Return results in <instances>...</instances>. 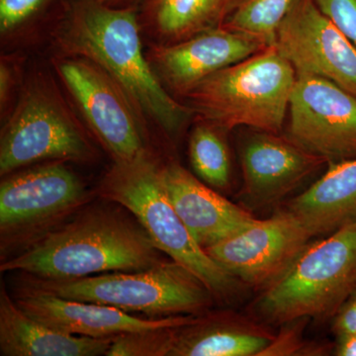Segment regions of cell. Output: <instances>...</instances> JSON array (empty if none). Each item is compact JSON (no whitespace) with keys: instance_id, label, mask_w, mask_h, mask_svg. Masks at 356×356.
Instances as JSON below:
<instances>
[{"instance_id":"obj_10","label":"cell","mask_w":356,"mask_h":356,"mask_svg":"<svg viewBox=\"0 0 356 356\" xmlns=\"http://www.w3.org/2000/svg\"><path fill=\"white\" fill-rule=\"evenodd\" d=\"M313 236L286 208L204 248L217 264L243 284L264 288L291 266Z\"/></svg>"},{"instance_id":"obj_29","label":"cell","mask_w":356,"mask_h":356,"mask_svg":"<svg viewBox=\"0 0 356 356\" xmlns=\"http://www.w3.org/2000/svg\"><path fill=\"white\" fill-rule=\"evenodd\" d=\"M336 353L339 356H356V332L339 336Z\"/></svg>"},{"instance_id":"obj_13","label":"cell","mask_w":356,"mask_h":356,"mask_svg":"<svg viewBox=\"0 0 356 356\" xmlns=\"http://www.w3.org/2000/svg\"><path fill=\"white\" fill-rule=\"evenodd\" d=\"M240 156L243 195L254 207L278 202L327 163L289 137L261 131L243 142Z\"/></svg>"},{"instance_id":"obj_15","label":"cell","mask_w":356,"mask_h":356,"mask_svg":"<svg viewBox=\"0 0 356 356\" xmlns=\"http://www.w3.org/2000/svg\"><path fill=\"white\" fill-rule=\"evenodd\" d=\"M16 303L28 315L49 327L95 339L114 337L126 332L181 327L196 317L184 315L146 320L115 307L65 299L42 289L27 293L16 300Z\"/></svg>"},{"instance_id":"obj_27","label":"cell","mask_w":356,"mask_h":356,"mask_svg":"<svg viewBox=\"0 0 356 356\" xmlns=\"http://www.w3.org/2000/svg\"><path fill=\"white\" fill-rule=\"evenodd\" d=\"M334 329L339 337L356 332V294L337 312Z\"/></svg>"},{"instance_id":"obj_23","label":"cell","mask_w":356,"mask_h":356,"mask_svg":"<svg viewBox=\"0 0 356 356\" xmlns=\"http://www.w3.org/2000/svg\"><path fill=\"white\" fill-rule=\"evenodd\" d=\"M175 327L126 332L112 341L107 356H168Z\"/></svg>"},{"instance_id":"obj_12","label":"cell","mask_w":356,"mask_h":356,"mask_svg":"<svg viewBox=\"0 0 356 356\" xmlns=\"http://www.w3.org/2000/svg\"><path fill=\"white\" fill-rule=\"evenodd\" d=\"M266 48L259 40L221 26L178 43L156 44L147 60L161 83L186 96L208 76Z\"/></svg>"},{"instance_id":"obj_22","label":"cell","mask_w":356,"mask_h":356,"mask_svg":"<svg viewBox=\"0 0 356 356\" xmlns=\"http://www.w3.org/2000/svg\"><path fill=\"white\" fill-rule=\"evenodd\" d=\"M220 129L202 122L193 129L189 156L194 172L211 187L226 189L231 180V158Z\"/></svg>"},{"instance_id":"obj_28","label":"cell","mask_w":356,"mask_h":356,"mask_svg":"<svg viewBox=\"0 0 356 356\" xmlns=\"http://www.w3.org/2000/svg\"><path fill=\"white\" fill-rule=\"evenodd\" d=\"M13 86V70L6 63L2 62L1 65H0V103H1V109L6 107Z\"/></svg>"},{"instance_id":"obj_5","label":"cell","mask_w":356,"mask_h":356,"mask_svg":"<svg viewBox=\"0 0 356 356\" xmlns=\"http://www.w3.org/2000/svg\"><path fill=\"white\" fill-rule=\"evenodd\" d=\"M356 292V224L309 243L254 302L266 325L337 315Z\"/></svg>"},{"instance_id":"obj_2","label":"cell","mask_w":356,"mask_h":356,"mask_svg":"<svg viewBox=\"0 0 356 356\" xmlns=\"http://www.w3.org/2000/svg\"><path fill=\"white\" fill-rule=\"evenodd\" d=\"M159 250L142 226L105 211H89L54 229L0 266L50 280L156 266Z\"/></svg>"},{"instance_id":"obj_18","label":"cell","mask_w":356,"mask_h":356,"mask_svg":"<svg viewBox=\"0 0 356 356\" xmlns=\"http://www.w3.org/2000/svg\"><path fill=\"white\" fill-rule=\"evenodd\" d=\"M115 337H88L58 331L25 313L6 290L0 293V355H106Z\"/></svg>"},{"instance_id":"obj_3","label":"cell","mask_w":356,"mask_h":356,"mask_svg":"<svg viewBox=\"0 0 356 356\" xmlns=\"http://www.w3.org/2000/svg\"><path fill=\"white\" fill-rule=\"evenodd\" d=\"M296 72L275 46L215 72L185 97L203 122L222 131L245 126L278 134Z\"/></svg>"},{"instance_id":"obj_4","label":"cell","mask_w":356,"mask_h":356,"mask_svg":"<svg viewBox=\"0 0 356 356\" xmlns=\"http://www.w3.org/2000/svg\"><path fill=\"white\" fill-rule=\"evenodd\" d=\"M99 193L130 211L159 252L191 269L215 297L227 298L238 291L242 282L206 254L178 216L166 192L163 168L147 152L131 161H115Z\"/></svg>"},{"instance_id":"obj_6","label":"cell","mask_w":356,"mask_h":356,"mask_svg":"<svg viewBox=\"0 0 356 356\" xmlns=\"http://www.w3.org/2000/svg\"><path fill=\"white\" fill-rule=\"evenodd\" d=\"M42 290L65 299L163 318L201 315L212 307L215 297L196 274L175 261L136 273L51 280Z\"/></svg>"},{"instance_id":"obj_14","label":"cell","mask_w":356,"mask_h":356,"mask_svg":"<svg viewBox=\"0 0 356 356\" xmlns=\"http://www.w3.org/2000/svg\"><path fill=\"white\" fill-rule=\"evenodd\" d=\"M86 194L83 182L63 163L16 173L0 185L1 233L60 216L83 202Z\"/></svg>"},{"instance_id":"obj_17","label":"cell","mask_w":356,"mask_h":356,"mask_svg":"<svg viewBox=\"0 0 356 356\" xmlns=\"http://www.w3.org/2000/svg\"><path fill=\"white\" fill-rule=\"evenodd\" d=\"M275 336L264 323L238 314L199 315L175 329L168 356H259Z\"/></svg>"},{"instance_id":"obj_7","label":"cell","mask_w":356,"mask_h":356,"mask_svg":"<svg viewBox=\"0 0 356 356\" xmlns=\"http://www.w3.org/2000/svg\"><path fill=\"white\" fill-rule=\"evenodd\" d=\"M91 156L83 130L51 84L40 79L26 84L2 128V177L40 161H86Z\"/></svg>"},{"instance_id":"obj_9","label":"cell","mask_w":356,"mask_h":356,"mask_svg":"<svg viewBox=\"0 0 356 356\" xmlns=\"http://www.w3.org/2000/svg\"><path fill=\"white\" fill-rule=\"evenodd\" d=\"M288 137L329 163L356 158V96L315 76L296 74Z\"/></svg>"},{"instance_id":"obj_11","label":"cell","mask_w":356,"mask_h":356,"mask_svg":"<svg viewBox=\"0 0 356 356\" xmlns=\"http://www.w3.org/2000/svg\"><path fill=\"white\" fill-rule=\"evenodd\" d=\"M274 46L296 74L323 77L356 96V48L313 0H298Z\"/></svg>"},{"instance_id":"obj_25","label":"cell","mask_w":356,"mask_h":356,"mask_svg":"<svg viewBox=\"0 0 356 356\" xmlns=\"http://www.w3.org/2000/svg\"><path fill=\"white\" fill-rule=\"evenodd\" d=\"M308 318L293 321L284 324L280 334H276L273 343L262 351L259 356H278V355H316L318 350L314 348L313 344H307L301 337V327L304 321Z\"/></svg>"},{"instance_id":"obj_8","label":"cell","mask_w":356,"mask_h":356,"mask_svg":"<svg viewBox=\"0 0 356 356\" xmlns=\"http://www.w3.org/2000/svg\"><path fill=\"white\" fill-rule=\"evenodd\" d=\"M56 69L89 127L115 161H131L146 153L140 115L106 72L90 60L74 57L60 58Z\"/></svg>"},{"instance_id":"obj_16","label":"cell","mask_w":356,"mask_h":356,"mask_svg":"<svg viewBox=\"0 0 356 356\" xmlns=\"http://www.w3.org/2000/svg\"><path fill=\"white\" fill-rule=\"evenodd\" d=\"M163 178L178 216L203 248L235 235L255 220L248 211L206 186L184 166H165Z\"/></svg>"},{"instance_id":"obj_19","label":"cell","mask_w":356,"mask_h":356,"mask_svg":"<svg viewBox=\"0 0 356 356\" xmlns=\"http://www.w3.org/2000/svg\"><path fill=\"white\" fill-rule=\"evenodd\" d=\"M286 209L313 238L356 224V158L329 163L327 172Z\"/></svg>"},{"instance_id":"obj_30","label":"cell","mask_w":356,"mask_h":356,"mask_svg":"<svg viewBox=\"0 0 356 356\" xmlns=\"http://www.w3.org/2000/svg\"><path fill=\"white\" fill-rule=\"evenodd\" d=\"M102 3L113 7H129L133 4L139 3L144 0H99Z\"/></svg>"},{"instance_id":"obj_24","label":"cell","mask_w":356,"mask_h":356,"mask_svg":"<svg viewBox=\"0 0 356 356\" xmlns=\"http://www.w3.org/2000/svg\"><path fill=\"white\" fill-rule=\"evenodd\" d=\"M51 0H0V33L2 37L14 33L34 20Z\"/></svg>"},{"instance_id":"obj_20","label":"cell","mask_w":356,"mask_h":356,"mask_svg":"<svg viewBox=\"0 0 356 356\" xmlns=\"http://www.w3.org/2000/svg\"><path fill=\"white\" fill-rule=\"evenodd\" d=\"M240 0H154L151 19L163 44L221 27Z\"/></svg>"},{"instance_id":"obj_26","label":"cell","mask_w":356,"mask_h":356,"mask_svg":"<svg viewBox=\"0 0 356 356\" xmlns=\"http://www.w3.org/2000/svg\"><path fill=\"white\" fill-rule=\"evenodd\" d=\"M356 48V0H313Z\"/></svg>"},{"instance_id":"obj_21","label":"cell","mask_w":356,"mask_h":356,"mask_svg":"<svg viewBox=\"0 0 356 356\" xmlns=\"http://www.w3.org/2000/svg\"><path fill=\"white\" fill-rule=\"evenodd\" d=\"M298 0H240L222 27L274 46L281 23Z\"/></svg>"},{"instance_id":"obj_1","label":"cell","mask_w":356,"mask_h":356,"mask_svg":"<svg viewBox=\"0 0 356 356\" xmlns=\"http://www.w3.org/2000/svg\"><path fill=\"white\" fill-rule=\"evenodd\" d=\"M67 57L86 58L102 67L125 91L140 116L168 134L179 132L193 113L163 86L143 51L140 25L130 7L99 0H72L53 34Z\"/></svg>"}]
</instances>
